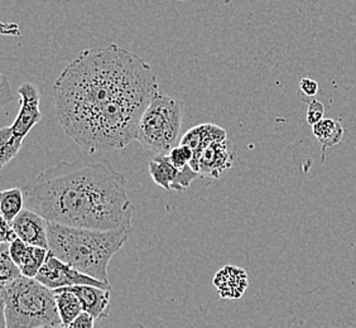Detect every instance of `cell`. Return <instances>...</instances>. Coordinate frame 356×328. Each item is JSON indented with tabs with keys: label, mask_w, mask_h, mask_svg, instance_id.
Here are the masks:
<instances>
[{
	"label": "cell",
	"mask_w": 356,
	"mask_h": 328,
	"mask_svg": "<svg viewBox=\"0 0 356 328\" xmlns=\"http://www.w3.org/2000/svg\"><path fill=\"white\" fill-rule=\"evenodd\" d=\"M157 94L151 65L118 44L83 49L54 85L65 133L91 154L137 140L144 110Z\"/></svg>",
	"instance_id": "1"
},
{
	"label": "cell",
	"mask_w": 356,
	"mask_h": 328,
	"mask_svg": "<svg viewBox=\"0 0 356 328\" xmlns=\"http://www.w3.org/2000/svg\"><path fill=\"white\" fill-rule=\"evenodd\" d=\"M22 190L26 207L52 222L102 230L131 224L127 179L88 151L41 172Z\"/></svg>",
	"instance_id": "2"
},
{
	"label": "cell",
	"mask_w": 356,
	"mask_h": 328,
	"mask_svg": "<svg viewBox=\"0 0 356 328\" xmlns=\"http://www.w3.org/2000/svg\"><path fill=\"white\" fill-rule=\"evenodd\" d=\"M131 231V224L102 230L48 221V249L71 267L109 283L110 260L125 245Z\"/></svg>",
	"instance_id": "3"
},
{
	"label": "cell",
	"mask_w": 356,
	"mask_h": 328,
	"mask_svg": "<svg viewBox=\"0 0 356 328\" xmlns=\"http://www.w3.org/2000/svg\"><path fill=\"white\" fill-rule=\"evenodd\" d=\"M0 308L4 328H60L56 293L35 278L22 275L0 286Z\"/></svg>",
	"instance_id": "4"
},
{
	"label": "cell",
	"mask_w": 356,
	"mask_h": 328,
	"mask_svg": "<svg viewBox=\"0 0 356 328\" xmlns=\"http://www.w3.org/2000/svg\"><path fill=\"white\" fill-rule=\"evenodd\" d=\"M184 111L182 100L159 92L144 110L138 128V142L156 154H168L182 140Z\"/></svg>",
	"instance_id": "5"
},
{
	"label": "cell",
	"mask_w": 356,
	"mask_h": 328,
	"mask_svg": "<svg viewBox=\"0 0 356 328\" xmlns=\"http://www.w3.org/2000/svg\"><path fill=\"white\" fill-rule=\"evenodd\" d=\"M35 279L51 289L83 286V284L111 289L110 283L99 281L91 275L77 270L67 263L58 259L51 252L48 254L47 259L41 268L40 273L37 274Z\"/></svg>",
	"instance_id": "6"
},
{
	"label": "cell",
	"mask_w": 356,
	"mask_h": 328,
	"mask_svg": "<svg viewBox=\"0 0 356 328\" xmlns=\"http://www.w3.org/2000/svg\"><path fill=\"white\" fill-rule=\"evenodd\" d=\"M148 168L154 183L165 191H186L195 179L204 178L191 165H187L182 170L177 168L172 163L170 154H156L148 164Z\"/></svg>",
	"instance_id": "7"
},
{
	"label": "cell",
	"mask_w": 356,
	"mask_h": 328,
	"mask_svg": "<svg viewBox=\"0 0 356 328\" xmlns=\"http://www.w3.org/2000/svg\"><path fill=\"white\" fill-rule=\"evenodd\" d=\"M18 94L19 111L10 128L17 137L24 139L42 120L41 94L37 85L32 82L22 83Z\"/></svg>",
	"instance_id": "8"
},
{
	"label": "cell",
	"mask_w": 356,
	"mask_h": 328,
	"mask_svg": "<svg viewBox=\"0 0 356 328\" xmlns=\"http://www.w3.org/2000/svg\"><path fill=\"white\" fill-rule=\"evenodd\" d=\"M10 224L24 243L48 249V220L41 213L26 207Z\"/></svg>",
	"instance_id": "9"
},
{
	"label": "cell",
	"mask_w": 356,
	"mask_h": 328,
	"mask_svg": "<svg viewBox=\"0 0 356 328\" xmlns=\"http://www.w3.org/2000/svg\"><path fill=\"white\" fill-rule=\"evenodd\" d=\"M63 288L74 292L79 297L83 304V311L92 315L96 322L105 321L109 317L111 289L89 284Z\"/></svg>",
	"instance_id": "10"
},
{
	"label": "cell",
	"mask_w": 356,
	"mask_h": 328,
	"mask_svg": "<svg viewBox=\"0 0 356 328\" xmlns=\"http://www.w3.org/2000/svg\"><path fill=\"white\" fill-rule=\"evenodd\" d=\"M234 156L229 151L227 140L218 142L207 147L200 154L195 171L201 173L204 177L220 178L224 172L233 167Z\"/></svg>",
	"instance_id": "11"
},
{
	"label": "cell",
	"mask_w": 356,
	"mask_h": 328,
	"mask_svg": "<svg viewBox=\"0 0 356 328\" xmlns=\"http://www.w3.org/2000/svg\"><path fill=\"white\" fill-rule=\"evenodd\" d=\"M222 140H227L225 130L213 124H201L192 129L187 130L182 136L181 143L188 145L193 151V158L190 165L195 170L202 151H205L206 148L210 147L211 144L222 142Z\"/></svg>",
	"instance_id": "12"
},
{
	"label": "cell",
	"mask_w": 356,
	"mask_h": 328,
	"mask_svg": "<svg viewBox=\"0 0 356 328\" xmlns=\"http://www.w3.org/2000/svg\"><path fill=\"white\" fill-rule=\"evenodd\" d=\"M248 284L247 272L239 267L226 265L213 278V286L222 300H240L245 293Z\"/></svg>",
	"instance_id": "13"
},
{
	"label": "cell",
	"mask_w": 356,
	"mask_h": 328,
	"mask_svg": "<svg viewBox=\"0 0 356 328\" xmlns=\"http://www.w3.org/2000/svg\"><path fill=\"white\" fill-rule=\"evenodd\" d=\"M58 315L62 321V328H70L76 317L83 312V304L74 292L65 288L54 289Z\"/></svg>",
	"instance_id": "14"
},
{
	"label": "cell",
	"mask_w": 356,
	"mask_h": 328,
	"mask_svg": "<svg viewBox=\"0 0 356 328\" xmlns=\"http://www.w3.org/2000/svg\"><path fill=\"white\" fill-rule=\"evenodd\" d=\"M26 208V199L22 188H9L0 193V215L12 222Z\"/></svg>",
	"instance_id": "15"
},
{
	"label": "cell",
	"mask_w": 356,
	"mask_h": 328,
	"mask_svg": "<svg viewBox=\"0 0 356 328\" xmlns=\"http://www.w3.org/2000/svg\"><path fill=\"white\" fill-rule=\"evenodd\" d=\"M312 131L323 148L336 147L341 142L345 133L341 124L334 119H325V117L321 122H318L312 126Z\"/></svg>",
	"instance_id": "16"
},
{
	"label": "cell",
	"mask_w": 356,
	"mask_h": 328,
	"mask_svg": "<svg viewBox=\"0 0 356 328\" xmlns=\"http://www.w3.org/2000/svg\"><path fill=\"white\" fill-rule=\"evenodd\" d=\"M23 138L17 137L10 126L0 129V168H4L9 162L18 156L23 145Z\"/></svg>",
	"instance_id": "17"
},
{
	"label": "cell",
	"mask_w": 356,
	"mask_h": 328,
	"mask_svg": "<svg viewBox=\"0 0 356 328\" xmlns=\"http://www.w3.org/2000/svg\"><path fill=\"white\" fill-rule=\"evenodd\" d=\"M48 254H49V249L41 247V246L29 245L27 254L19 265L22 274L28 278H35L47 259Z\"/></svg>",
	"instance_id": "18"
},
{
	"label": "cell",
	"mask_w": 356,
	"mask_h": 328,
	"mask_svg": "<svg viewBox=\"0 0 356 328\" xmlns=\"http://www.w3.org/2000/svg\"><path fill=\"white\" fill-rule=\"evenodd\" d=\"M23 274L21 268L18 267L9 254V244L1 243L0 246V286H6L8 283L18 279Z\"/></svg>",
	"instance_id": "19"
},
{
	"label": "cell",
	"mask_w": 356,
	"mask_h": 328,
	"mask_svg": "<svg viewBox=\"0 0 356 328\" xmlns=\"http://www.w3.org/2000/svg\"><path fill=\"white\" fill-rule=\"evenodd\" d=\"M172 163L175 164L177 168L182 170L191 163L192 158H193V151L188 145L186 144H179L177 147H175L170 153Z\"/></svg>",
	"instance_id": "20"
},
{
	"label": "cell",
	"mask_w": 356,
	"mask_h": 328,
	"mask_svg": "<svg viewBox=\"0 0 356 328\" xmlns=\"http://www.w3.org/2000/svg\"><path fill=\"white\" fill-rule=\"evenodd\" d=\"M28 247L29 244L24 243L23 240L15 239L9 244V254H10V258L14 260V263L19 267L22 264V261L24 259L26 254H27Z\"/></svg>",
	"instance_id": "21"
},
{
	"label": "cell",
	"mask_w": 356,
	"mask_h": 328,
	"mask_svg": "<svg viewBox=\"0 0 356 328\" xmlns=\"http://www.w3.org/2000/svg\"><path fill=\"white\" fill-rule=\"evenodd\" d=\"M325 117V106L321 101L318 100H312L309 104V108H307V113H306V120L307 123L314 126L315 124L321 122L322 119Z\"/></svg>",
	"instance_id": "22"
},
{
	"label": "cell",
	"mask_w": 356,
	"mask_h": 328,
	"mask_svg": "<svg viewBox=\"0 0 356 328\" xmlns=\"http://www.w3.org/2000/svg\"><path fill=\"white\" fill-rule=\"evenodd\" d=\"M18 239V235L14 230L13 225L1 218V227H0V243L10 244L14 240Z\"/></svg>",
	"instance_id": "23"
},
{
	"label": "cell",
	"mask_w": 356,
	"mask_h": 328,
	"mask_svg": "<svg viewBox=\"0 0 356 328\" xmlns=\"http://www.w3.org/2000/svg\"><path fill=\"white\" fill-rule=\"evenodd\" d=\"M95 323V318L88 312L83 311L80 315L76 317L75 321L71 323L70 328H94Z\"/></svg>",
	"instance_id": "24"
},
{
	"label": "cell",
	"mask_w": 356,
	"mask_h": 328,
	"mask_svg": "<svg viewBox=\"0 0 356 328\" xmlns=\"http://www.w3.org/2000/svg\"><path fill=\"white\" fill-rule=\"evenodd\" d=\"M300 89L305 95L314 97L318 92V83L309 77H303L300 82Z\"/></svg>",
	"instance_id": "25"
},
{
	"label": "cell",
	"mask_w": 356,
	"mask_h": 328,
	"mask_svg": "<svg viewBox=\"0 0 356 328\" xmlns=\"http://www.w3.org/2000/svg\"><path fill=\"white\" fill-rule=\"evenodd\" d=\"M14 99L13 91L8 83L6 76H1V106H6L7 103L12 101Z\"/></svg>",
	"instance_id": "26"
},
{
	"label": "cell",
	"mask_w": 356,
	"mask_h": 328,
	"mask_svg": "<svg viewBox=\"0 0 356 328\" xmlns=\"http://www.w3.org/2000/svg\"><path fill=\"white\" fill-rule=\"evenodd\" d=\"M178 1H185V0H178Z\"/></svg>",
	"instance_id": "27"
}]
</instances>
